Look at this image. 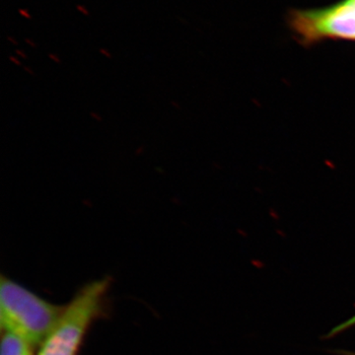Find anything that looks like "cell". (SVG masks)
Here are the masks:
<instances>
[{"instance_id": "obj_1", "label": "cell", "mask_w": 355, "mask_h": 355, "mask_svg": "<svg viewBox=\"0 0 355 355\" xmlns=\"http://www.w3.org/2000/svg\"><path fill=\"white\" fill-rule=\"evenodd\" d=\"M58 306L2 277L0 282V323L2 331H11L35 345H43L64 312Z\"/></svg>"}, {"instance_id": "obj_2", "label": "cell", "mask_w": 355, "mask_h": 355, "mask_svg": "<svg viewBox=\"0 0 355 355\" xmlns=\"http://www.w3.org/2000/svg\"><path fill=\"white\" fill-rule=\"evenodd\" d=\"M109 279L91 282L81 289L64 312L53 331L41 345L39 355H76L89 327L99 316Z\"/></svg>"}, {"instance_id": "obj_3", "label": "cell", "mask_w": 355, "mask_h": 355, "mask_svg": "<svg viewBox=\"0 0 355 355\" xmlns=\"http://www.w3.org/2000/svg\"><path fill=\"white\" fill-rule=\"evenodd\" d=\"M287 23L305 46L324 40L355 41V0L315 9H291Z\"/></svg>"}, {"instance_id": "obj_4", "label": "cell", "mask_w": 355, "mask_h": 355, "mask_svg": "<svg viewBox=\"0 0 355 355\" xmlns=\"http://www.w3.org/2000/svg\"><path fill=\"white\" fill-rule=\"evenodd\" d=\"M2 331L1 355H32L31 343L11 331Z\"/></svg>"}, {"instance_id": "obj_5", "label": "cell", "mask_w": 355, "mask_h": 355, "mask_svg": "<svg viewBox=\"0 0 355 355\" xmlns=\"http://www.w3.org/2000/svg\"><path fill=\"white\" fill-rule=\"evenodd\" d=\"M91 118L94 119L95 121H102L103 119L102 116H100L99 114L95 113V112H92V113L90 114Z\"/></svg>"}, {"instance_id": "obj_6", "label": "cell", "mask_w": 355, "mask_h": 355, "mask_svg": "<svg viewBox=\"0 0 355 355\" xmlns=\"http://www.w3.org/2000/svg\"><path fill=\"white\" fill-rule=\"evenodd\" d=\"M144 149H146V147L139 146V148L137 149V151H135V155H141V154L144 153Z\"/></svg>"}, {"instance_id": "obj_7", "label": "cell", "mask_w": 355, "mask_h": 355, "mask_svg": "<svg viewBox=\"0 0 355 355\" xmlns=\"http://www.w3.org/2000/svg\"><path fill=\"white\" fill-rule=\"evenodd\" d=\"M83 203L84 205H85V207H92V205H93V203L90 202V200H83Z\"/></svg>"}, {"instance_id": "obj_8", "label": "cell", "mask_w": 355, "mask_h": 355, "mask_svg": "<svg viewBox=\"0 0 355 355\" xmlns=\"http://www.w3.org/2000/svg\"><path fill=\"white\" fill-rule=\"evenodd\" d=\"M171 103H172L173 106L176 107V108H180V105L176 104L177 102L172 101Z\"/></svg>"}, {"instance_id": "obj_9", "label": "cell", "mask_w": 355, "mask_h": 355, "mask_svg": "<svg viewBox=\"0 0 355 355\" xmlns=\"http://www.w3.org/2000/svg\"><path fill=\"white\" fill-rule=\"evenodd\" d=\"M26 70H27L28 73L34 74V73H33L32 70H30L29 69H26Z\"/></svg>"}, {"instance_id": "obj_10", "label": "cell", "mask_w": 355, "mask_h": 355, "mask_svg": "<svg viewBox=\"0 0 355 355\" xmlns=\"http://www.w3.org/2000/svg\"><path fill=\"white\" fill-rule=\"evenodd\" d=\"M347 355H355V354H352V352H345Z\"/></svg>"}]
</instances>
